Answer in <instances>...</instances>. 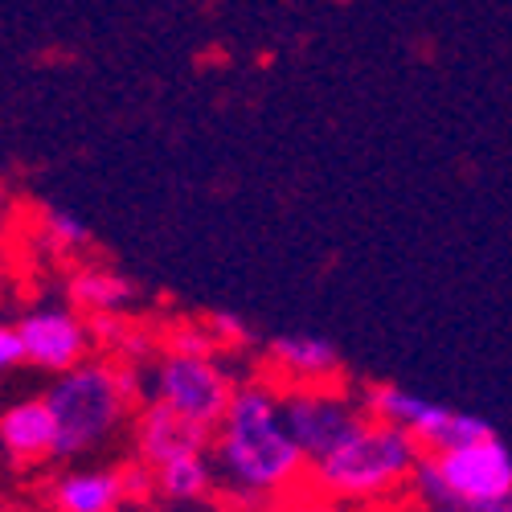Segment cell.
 <instances>
[{"instance_id": "cell-1", "label": "cell", "mask_w": 512, "mask_h": 512, "mask_svg": "<svg viewBox=\"0 0 512 512\" xmlns=\"http://www.w3.org/2000/svg\"><path fill=\"white\" fill-rule=\"evenodd\" d=\"M218 496L230 508L267 504L308 492L312 463L291 439L283 418V390L267 373L238 381L234 402L209 435Z\"/></svg>"}, {"instance_id": "cell-2", "label": "cell", "mask_w": 512, "mask_h": 512, "mask_svg": "<svg viewBox=\"0 0 512 512\" xmlns=\"http://www.w3.org/2000/svg\"><path fill=\"white\" fill-rule=\"evenodd\" d=\"M41 394L58 422V459L78 463L132 431L136 410L144 406V373L123 357H91L62 377H50Z\"/></svg>"}, {"instance_id": "cell-3", "label": "cell", "mask_w": 512, "mask_h": 512, "mask_svg": "<svg viewBox=\"0 0 512 512\" xmlns=\"http://www.w3.org/2000/svg\"><path fill=\"white\" fill-rule=\"evenodd\" d=\"M422 455L426 451L406 431L369 418L349 443L312 463L308 488L332 508H390L410 496Z\"/></svg>"}, {"instance_id": "cell-4", "label": "cell", "mask_w": 512, "mask_h": 512, "mask_svg": "<svg viewBox=\"0 0 512 512\" xmlns=\"http://www.w3.org/2000/svg\"><path fill=\"white\" fill-rule=\"evenodd\" d=\"M512 492V447L492 431L476 443H459L447 451H426L410 504L422 512H476Z\"/></svg>"}, {"instance_id": "cell-5", "label": "cell", "mask_w": 512, "mask_h": 512, "mask_svg": "<svg viewBox=\"0 0 512 512\" xmlns=\"http://www.w3.org/2000/svg\"><path fill=\"white\" fill-rule=\"evenodd\" d=\"M144 373V402H156L173 410L177 418L201 426L213 435V426L234 402L238 381L222 357H185V353H164L156 349Z\"/></svg>"}, {"instance_id": "cell-6", "label": "cell", "mask_w": 512, "mask_h": 512, "mask_svg": "<svg viewBox=\"0 0 512 512\" xmlns=\"http://www.w3.org/2000/svg\"><path fill=\"white\" fill-rule=\"evenodd\" d=\"M361 406H365L369 418L406 431L422 451H447V447L476 443V439L492 435V426H488L480 414L443 406V402L422 398V394H414V390L390 386V381L365 386V390H361Z\"/></svg>"}, {"instance_id": "cell-7", "label": "cell", "mask_w": 512, "mask_h": 512, "mask_svg": "<svg viewBox=\"0 0 512 512\" xmlns=\"http://www.w3.org/2000/svg\"><path fill=\"white\" fill-rule=\"evenodd\" d=\"M283 418H287L291 439L308 455V463L332 455L340 443H349L369 422L361 394H353L345 381H340V386L283 390Z\"/></svg>"}, {"instance_id": "cell-8", "label": "cell", "mask_w": 512, "mask_h": 512, "mask_svg": "<svg viewBox=\"0 0 512 512\" xmlns=\"http://www.w3.org/2000/svg\"><path fill=\"white\" fill-rule=\"evenodd\" d=\"M152 476L132 463H74L62 476L50 480L46 504L50 512H127L136 504H148Z\"/></svg>"}, {"instance_id": "cell-9", "label": "cell", "mask_w": 512, "mask_h": 512, "mask_svg": "<svg viewBox=\"0 0 512 512\" xmlns=\"http://www.w3.org/2000/svg\"><path fill=\"white\" fill-rule=\"evenodd\" d=\"M21 332V349H25V365H33L37 373L62 377L70 369H78L82 361L95 357V324L74 312L70 304H46L33 308L17 320Z\"/></svg>"}, {"instance_id": "cell-10", "label": "cell", "mask_w": 512, "mask_h": 512, "mask_svg": "<svg viewBox=\"0 0 512 512\" xmlns=\"http://www.w3.org/2000/svg\"><path fill=\"white\" fill-rule=\"evenodd\" d=\"M263 373L279 390L340 386L345 381V357L320 332H279L263 345Z\"/></svg>"}, {"instance_id": "cell-11", "label": "cell", "mask_w": 512, "mask_h": 512, "mask_svg": "<svg viewBox=\"0 0 512 512\" xmlns=\"http://www.w3.org/2000/svg\"><path fill=\"white\" fill-rule=\"evenodd\" d=\"M0 455L13 467H41L58 459V422L46 394L17 398L0 410Z\"/></svg>"}, {"instance_id": "cell-12", "label": "cell", "mask_w": 512, "mask_h": 512, "mask_svg": "<svg viewBox=\"0 0 512 512\" xmlns=\"http://www.w3.org/2000/svg\"><path fill=\"white\" fill-rule=\"evenodd\" d=\"M197 447H209V431H201V426L177 418L173 410H164L156 402H144L136 410V422H132V455H136V463L144 467V472H152V467L177 459L185 451H197Z\"/></svg>"}, {"instance_id": "cell-13", "label": "cell", "mask_w": 512, "mask_h": 512, "mask_svg": "<svg viewBox=\"0 0 512 512\" xmlns=\"http://www.w3.org/2000/svg\"><path fill=\"white\" fill-rule=\"evenodd\" d=\"M66 295H70V308L82 312L87 320H115L136 304V283L115 267L82 263L70 271Z\"/></svg>"}, {"instance_id": "cell-14", "label": "cell", "mask_w": 512, "mask_h": 512, "mask_svg": "<svg viewBox=\"0 0 512 512\" xmlns=\"http://www.w3.org/2000/svg\"><path fill=\"white\" fill-rule=\"evenodd\" d=\"M152 496L160 504H173V508H193L218 496V476H213V459L209 447L185 451L177 459H168L160 467H152Z\"/></svg>"}, {"instance_id": "cell-15", "label": "cell", "mask_w": 512, "mask_h": 512, "mask_svg": "<svg viewBox=\"0 0 512 512\" xmlns=\"http://www.w3.org/2000/svg\"><path fill=\"white\" fill-rule=\"evenodd\" d=\"M37 234L58 254H87L95 246V230L62 205H41L37 209Z\"/></svg>"}, {"instance_id": "cell-16", "label": "cell", "mask_w": 512, "mask_h": 512, "mask_svg": "<svg viewBox=\"0 0 512 512\" xmlns=\"http://www.w3.org/2000/svg\"><path fill=\"white\" fill-rule=\"evenodd\" d=\"M156 349L164 353H185V357H222L218 349V340L209 336L205 320L201 324H173L160 340H156Z\"/></svg>"}, {"instance_id": "cell-17", "label": "cell", "mask_w": 512, "mask_h": 512, "mask_svg": "<svg viewBox=\"0 0 512 512\" xmlns=\"http://www.w3.org/2000/svg\"><path fill=\"white\" fill-rule=\"evenodd\" d=\"M205 328H209L213 340H218V349H250L254 345L250 324L242 316H234V312H209Z\"/></svg>"}, {"instance_id": "cell-18", "label": "cell", "mask_w": 512, "mask_h": 512, "mask_svg": "<svg viewBox=\"0 0 512 512\" xmlns=\"http://www.w3.org/2000/svg\"><path fill=\"white\" fill-rule=\"evenodd\" d=\"M230 512H336L328 500H320L312 488L308 492H295L283 500H267V504H246V508H230Z\"/></svg>"}, {"instance_id": "cell-19", "label": "cell", "mask_w": 512, "mask_h": 512, "mask_svg": "<svg viewBox=\"0 0 512 512\" xmlns=\"http://www.w3.org/2000/svg\"><path fill=\"white\" fill-rule=\"evenodd\" d=\"M17 365H25L21 332H17V324H5V320H0V377L13 373Z\"/></svg>"}, {"instance_id": "cell-20", "label": "cell", "mask_w": 512, "mask_h": 512, "mask_svg": "<svg viewBox=\"0 0 512 512\" xmlns=\"http://www.w3.org/2000/svg\"><path fill=\"white\" fill-rule=\"evenodd\" d=\"M476 512H512V492L500 496V500H492V504H484V508H476Z\"/></svg>"}, {"instance_id": "cell-21", "label": "cell", "mask_w": 512, "mask_h": 512, "mask_svg": "<svg viewBox=\"0 0 512 512\" xmlns=\"http://www.w3.org/2000/svg\"><path fill=\"white\" fill-rule=\"evenodd\" d=\"M377 512H422L418 504H390V508H377Z\"/></svg>"}]
</instances>
